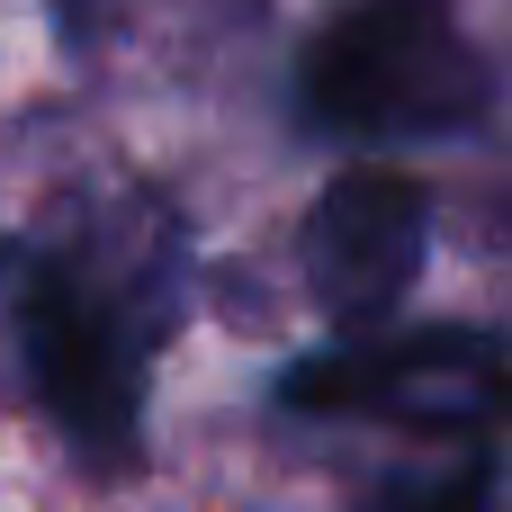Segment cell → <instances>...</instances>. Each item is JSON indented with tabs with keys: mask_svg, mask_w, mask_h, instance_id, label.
Wrapping results in <instances>:
<instances>
[{
	"mask_svg": "<svg viewBox=\"0 0 512 512\" xmlns=\"http://www.w3.org/2000/svg\"><path fill=\"white\" fill-rule=\"evenodd\" d=\"M297 117L333 144H441L495 117V63L450 0H342L297 54Z\"/></svg>",
	"mask_w": 512,
	"mask_h": 512,
	"instance_id": "6da1fadb",
	"label": "cell"
},
{
	"mask_svg": "<svg viewBox=\"0 0 512 512\" xmlns=\"http://www.w3.org/2000/svg\"><path fill=\"white\" fill-rule=\"evenodd\" d=\"M297 261H306V288L324 315L342 324H387L423 261H432V198L423 180L405 171H342L315 207H306V234H297Z\"/></svg>",
	"mask_w": 512,
	"mask_h": 512,
	"instance_id": "277c9868",
	"label": "cell"
},
{
	"mask_svg": "<svg viewBox=\"0 0 512 512\" xmlns=\"http://www.w3.org/2000/svg\"><path fill=\"white\" fill-rule=\"evenodd\" d=\"M18 360L45 405V423L90 459L126 468L144 450V333L126 315V288H108L72 252H36L18 279Z\"/></svg>",
	"mask_w": 512,
	"mask_h": 512,
	"instance_id": "7a4b0ae2",
	"label": "cell"
},
{
	"mask_svg": "<svg viewBox=\"0 0 512 512\" xmlns=\"http://www.w3.org/2000/svg\"><path fill=\"white\" fill-rule=\"evenodd\" d=\"M288 414L315 423H396L432 441H495L512 414V351L477 324H432V333H378L315 351L279 378Z\"/></svg>",
	"mask_w": 512,
	"mask_h": 512,
	"instance_id": "3957f363",
	"label": "cell"
},
{
	"mask_svg": "<svg viewBox=\"0 0 512 512\" xmlns=\"http://www.w3.org/2000/svg\"><path fill=\"white\" fill-rule=\"evenodd\" d=\"M387 512H495V459H486V441H468V459H459V468H441V477L405 486Z\"/></svg>",
	"mask_w": 512,
	"mask_h": 512,
	"instance_id": "5b68a950",
	"label": "cell"
}]
</instances>
